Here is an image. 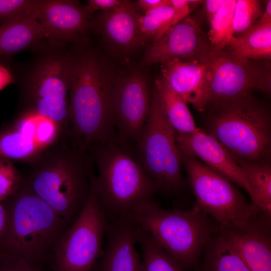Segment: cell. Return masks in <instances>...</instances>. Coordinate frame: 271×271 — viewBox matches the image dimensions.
Segmentation results:
<instances>
[{"instance_id":"1","label":"cell","mask_w":271,"mask_h":271,"mask_svg":"<svg viewBox=\"0 0 271 271\" xmlns=\"http://www.w3.org/2000/svg\"><path fill=\"white\" fill-rule=\"evenodd\" d=\"M114 82L94 55L69 59V122L82 149L113 139Z\"/></svg>"},{"instance_id":"2","label":"cell","mask_w":271,"mask_h":271,"mask_svg":"<svg viewBox=\"0 0 271 271\" xmlns=\"http://www.w3.org/2000/svg\"><path fill=\"white\" fill-rule=\"evenodd\" d=\"M98 176L90 189L108 222L129 218L141 204L152 200L160 188L137 158L113 139L93 146Z\"/></svg>"},{"instance_id":"3","label":"cell","mask_w":271,"mask_h":271,"mask_svg":"<svg viewBox=\"0 0 271 271\" xmlns=\"http://www.w3.org/2000/svg\"><path fill=\"white\" fill-rule=\"evenodd\" d=\"M5 201L7 224L0 242V256H14L34 265L50 248H55L69 223L26 182Z\"/></svg>"},{"instance_id":"4","label":"cell","mask_w":271,"mask_h":271,"mask_svg":"<svg viewBox=\"0 0 271 271\" xmlns=\"http://www.w3.org/2000/svg\"><path fill=\"white\" fill-rule=\"evenodd\" d=\"M129 218L147 231L182 268L197 267L201 253L220 226L198 208L168 210L151 200L139 206Z\"/></svg>"},{"instance_id":"5","label":"cell","mask_w":271,"mask_h":271,"mask_svg":"<svg viewBox=\"0 0 271 271\" xmlns=\"http://www.w3.org/2000/svg\"><path fill=\"white\" fill-rule=\"evenodd\" d=\"M45 151L34 163V169L25 182L59 216L73 223L90 192L92 175L88 159L69 150Z\"/></svg>"},{"instance_id":"6","label":"cell","mask_w":271,"mask_h":271,"mask_svg":"<svg viewBox=\"0 0 271 271\" xmlns=\"http://www.w3.org/2000/svg\"><path fill=\"white\" fill-rule=\"evenodd\" d=\"M207 119L210 134L234 159L269 162L271 119L268 109L252 96L212 107Z\"/></svg>"},{"instance_id":"7","label":"cell","mask_w":271,"mask_h":271,"mask_svg":"<svg viewBox=\"0 0 271 271\" xmlns=\"http://www.w3.org/2000/svg\"><path fill=\"white\" fill-rule=\"evenodd\" d=\"M199 61L210 73L206 109L251 96L254 91L270 92L269 61L246 59L226 48L217 49L210 45Z\"/></svg>"},{"instance_id":"8","label":"cell","mask_w":271,"mask_h":271,"mask_svg":"<svg viewBox=\"0 0 271 271\" xmlns=\"http://www.w3.org/2000/svg\"><path fill=\"white\" fill-rule=\"evenodd\" d=\"M136 141L137 159L160 191L182 190L185 182L176 131L167 119L155 88L149 115Z\"/></svg>"},{"instance_id":"9","label":"cell","mask_w":271,"mask_h":271,"mask_svg":"<svg viewBox=\"0 0 271 271\" xmlns=\"http://www.w3.org/2000/svg\"><path fill=\"white\" fill-rule=\"evenodd\" d=\"M179 151L195 197L194 207L210 216L220 226L247 220L260 211L227 177L194 156Z\"/></svg>"},{"instance_id":"10","label":"cell","mask_w":271,"mask_h":271,"mask_svg":"<svg viewBox=\"0 0 271 271\" xmlns=\"http://www.w3.org/2000/svg\"><path fill=\"white\" fill-rule=\"evenodd\" d=\"M108 221L90 189L87 202L55 247L54 271H91L103 252Z\"/></svg>"},{"instance_id":"11","label":"cell","mask_w":271,"mask_h":271,"mask_svg":"<svg viewBox=\"0 0 271 271\" xmlns=\"http://www.w3.org/2000/svg\"><path fill=\"white\" fill-rule=\"evenodd\" d=\"M69 59L52 55L41 60L32 72L26 90L28 110L56 122L62 129L69 123Z\"/></svg>"},{"instance_id":"12","label":"cell","mask_w":271,"mask_h":271,"mask_svg":"<svg viewBox=\"0 0 271 271\" xmlns=\"http://www.w3.org/2000/svg\"><path fill=\"white\" fill-rule=\"evenodd\" d=\"M151 99L147 80L141 74L132 73L114 82V122L121 142L136 140L149 115Z\"/></svg>"},{"instance_id":"13","label":"cell","mask_w":271,"mask_h":271,"mask_svg":"<svg viewBox=\"0 0 271 271\" xmlns=\"http://www.w3.org/2000/svg\"><path fill=\"white\" fill-rule=\"evenodd\" d=\"M219 233L251 271H271V217L260 211L247 220L220 226Z\"/></svg>"},{"instance_id":"14","label":"cell","mask_w":271,"mask_h":271,"mask_svg":"<svg viewBox=\"0 0 271 271\" xmlns=\"http://www.w3.org/2000/svg\"><path fill=\"white\" fill-rule=\"evenodd\" d=\"M209 45L197 23L187 16L150 44L142 63L146 66L174 59L199 61Z\"/></svg>"},{"instance_id":"15","label":"cell","mask_w":271,"mask_h":271,"mask_svg":"<svg viewBox=\"0 0 271 271\" xmlns=\"http://www.w3.org/2000/svg\"><path fill=\"white\" fill-rule=\"evenodd\" d=\"M176 143L180 151L194 156L243 188L254 204V194L243 170L215 137L198 127L190 133L176 132Z\"/></svg>"},{"instance_id":"16","label":"cell","mask_w":271,"mask_h":271,"mask_svg":"<svg viewBox=\"0 0 271 271\" xmlns=\"http://www.w3.org/2000/svg\"><path fill=\"white\" fill-rule=\"evenodd\" d=\"M161 80L197 110L206 109L210 73L199 61L172 59L161 63Z\"/></svg>"},{"instance_id":"17","label":"cell","mask_w":271,"mask_h":271,"mask_svg":"<svg viewBox=\"0 0 271 271\" xmlns=\"http://www.w3.org/2000/svg\"><path fill=\"white\" fill-rule=\"evenodd\" d=\"M105 236L106 244L96 271H141L137 224L129 218L116 219L108 222Z\"/></svg>"},{"instance_id":"18","label":"cell","mask_w":271,"mask_h":271,"mask_svg":"<svg viewBox=\"0 0 271 271\" xmlns=\"http://www.w3.org/2000/svg\"><path fill=\"white\" fill-rule=\"evenodd\" d=\"M85 7L78 1L44 0L37 18L48 38L68 39L83 32L88 25Z\"/></svg>"},{"instance_id":"19","label":"cell","mask_w":271,"mask_h":271,"mask_svg":"<svg viewBox=\"0 0 271 271\" xmlns=\"http://www.w3.org/2000/svg\"><path fill=\"white\" fill-rule=\"evenodd\" d=\"M141 15L130 1L103 12L100 26L108 41L122 51L130 50L140 46L138 25Z\"/></svg>"},{"instance_id":"20","label":"cell","mask_w":271,"mask_h":271,"mask_svg":"<svg viewBox=\"0 0 271 271\" xmlns=\"http://www.w3.org/2000/svg\"><path fill=\"white\" fill-rule=\"evenodd\" d=\"M49 36L37 18L23 14L0 26V58L8 57Z\"/></svg>"},{"instance_id":"21","label":"cell","mask_w":271,"mask_h":271,"mask_svg":"<svg viewBox=\"0 0 271 271\" xmlns=\"http://www.w3.org/2000/svg\"><path fill=\"white\" fill-rule=\"evenodd\" d=\"M225 48L246 59L269 61L271 58V22L255 24L243 34L231 36Z\"/></svg>"},{"instance_id":"22","label":"cell","mask_w":271,"mask_h":271,"mask_svg":"<svg viewBox=\"0 0 271 271\" xmlns=\"http://www.w3.org/2000/svg\"><path fill=\"white\" fill-rule=\"evenodd\" d=\"M203 252L198 271H251L219 231L210 238Z\"/></svg>"},{"instance_id":"23","label":"cell","mask_w":271,"mask_h":271,"mask_svg":"<svg viewBox=\"0 0 271 271\" xmlns=\"http://www.w3.org/2000/svg\"><path fill=\"white\" fill-rule=\"evenodd\" d=\"M163 111L177 132L190 133L198 128L187 103L161 79L155 81L154 87Z\"/></svg>"},{"instance_id":"24","label":"cell","mask_w":271,"mask_h":271,"mask_svg":"<svg viewBox=\"0 0 271 271\" xmlns=\"http://www.w3.org/2000/svg\"><path fill=\"white\" fill-rule=\"evenodd\" d=\"M243 170L254 196V205L271 217V167L269 162H248L234 159Z\"/></svg>"},{"instance_id":"25","label":"cell","mask_w":271,"mask_h":271,"mask_svg":"<svg viewBox=\"0 0 271 271\" xmlns=\"http://www.w3.org/2000/svg\"><path fill=\"white\" fill-rule=\"evenodd\" d=\"M45 151L11 126L0 131V158L34 163Z\"/></svg>"},{"instance_id":"26","label":"cell","mask_w":271,"mask_h":271,"mask_svg":"<svg viewBox=\"0 0 271 271\" xmlns=\"http://www.w3.org/2000/svg\"><path fill=\"white\" fill-rule=\"evenodd\" d=\"M137 237L142 254L141 271H183L178 263L137 224Z\"/></svg>"},{"instance_id":"27","label":"cell","mask_w":271,"mask_h":271,"mask_svg":"<svg viewBox=\"0 0 271 271\" xmlns=\"http://www.w3.org/2000/svg\"><path fill=\"white\" fill-rule=\"evenodd\" d=\"M174 18V11L170 5L154 9L141 15L138 25L140 45L159 39L173 26Z\"/></svg>"},{"instance_id":"28","label":"cell","mask_w":271,"mask_h":271,"mask_svg":"<svg viewBox=\"0 0 271 271\" xmlns=\"http://www.w3.org/2000/svg\"><path fill=\"white\" fill-rule=\"evenodd\" d=\"M236 0H224L210 23L209 44L217 49L225 48L232 36V26Z\"/></svg>"},{"instance_id":"29","label":"cell","mask_w":271,"mask_h":271,"mask_svg":"<svg viewBox=\"0 0 271 271\" xmlns=\"http://www.w3.org/2000/svg\"><path fill=\"white\" fill-rule=\"evenodd\" d=\"M263 11L256 0H237L232 26V36L245 33L258 21Z\"/></svg>"},{"instance_id":"30","label":"cell","mask_w":271,"mask_h":271,"mask_svg":"<svg viewBox=\"0 0 271 271\" xmlns=\"http://www.w3.org/2000/svg\"><path fill=\"white\" fill-rule=\"evenodd\" d=\"M23 182L22 177L12 160L0 158V202L14 195Z\"/></svg>"},{"instance_id":"31","label":"cell","mask_w":271,"mask_h":271,"mask_svg":"<svg viewBox=\"0 0 271 271\" xmlns=\"http://www.w3.org/2000/svg\"><path fill=\"white\" fill-rule=\"evenodd\" d=\"M44 0H0V26L16 16L37 14Z\"/></svg>"},{"instance_id":"32","label":"cell","mask_w":271,"mask_h":271,"mask_svg":"<svg viewBox=\"0 0 271 271\" xmlns=\"http://www.w3.org/2000/svg\"><path fill=\"white\" fill-rule=\"evenodd\" d=\"M62 128L54 121L38 114L34 142L46 150L59 139Z\"/></svg>"},{"instance_id":"33","label":"cell","mask_w":271,"mask_h":271,"mask_svg":"<svg viewBox=\"0 0 271 271\" xmlns=\"http://www.w3.org/2000/svg\"><path fill=\"white\" fill-rule=\"evenodd\" d=\"M0 271H40L34 265L14 256H0Z\"/></svg>"},{"instance_id":"34","label":"cell","mask_w":271,"mask_h":271,"mask_svg":"<svg viewBox=\"0 0 271 271\" xmlns=\"http://www.w3.org/2000/svg\"><path fill=\"white\" fill-rule=\"evenodd\" d=\"M202 2L201 1L169 0L170 5L174 11L173 26L188 16L192 6Z\"/></svg>"},{"instance_id":"35","label":"cell","mask_w":271,"mask_h":271,"mask_svg":"<svg viewBox=\"0 0 271 271\" xmlns=\"http://www.w3.org/2000/svg\"><path fill=\"white\" fill-rule=\"evenodd\" d=\"M125 1L123 0H89L85 7L88 14L96 11L102 10L106 12L112 10L122 5Z\"/></svg>"},{"instance_id":"36","label":"cell","mask_w":271,"mask_h":271,"mask_svg":"<svg viewBox=\"0 0 271 271\" xmlns=\"http://www.w3.org/2000/svg\"><path fill=\"white\" fill-rule=\"evenodd\" d=\"M170 5L169 0H139L137 6L146 12L154 9Z\"/></svg>"},{"instance_id":"37","label":"cell","mask_w":271,"mask_h":271,"mask_svg":"<svg viewBox=\"0 0 271 271\" xmlns=\"http://www.w3.org/2000/svg\"><path fill=\"white\" fill-rule=\"evenodd\" d=\"M14 81V77L10 70L0 63V91Z\"/></svg>"},{"instance_id":"38","label":"cell","mask_w":271,"mask_h":271,"mask_svg":"<svg viewBox=\"0 0 271 271\" xmlns=\"http://www.w3.org/2000/svg\"><path fill=\"white\" fill-rule=\"evenodd\" d=\"M224 1L207 0L205 1L207 19L209 24Z\"/></svg>"},{"instance_id":"39","label":"cell","mask_w":271,"mask_h":271,"mask_svg":"<svg viewBox=\"0 0 271 271\" xmlns=\"http://www.w3.org/2000/svg\"><path fill=\"white\" fill-rule=\"evenodd\" d=\"M271 22V1H267L265 10L263 12L261 17L255 23L263 24Z\"/></svg>"},{"instance_id":"40","label":"cell","mask_w":271,"mask_h":271,"mask_svg":"<svg viewBox=\"0 0 271 271\" xmlns=\"http://www.w3.org/2000/svg\"><path fill=\"white\" fill-rule=\"evenodd\" d=\"M7 224V214L2 202H0V242L4 236Z\"/></svg>"}]
</instances>
